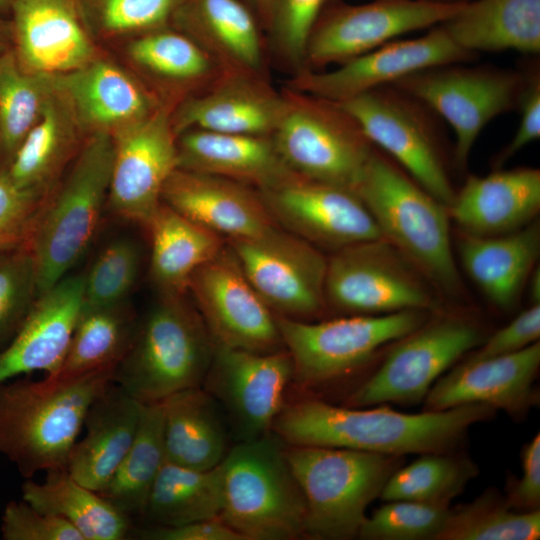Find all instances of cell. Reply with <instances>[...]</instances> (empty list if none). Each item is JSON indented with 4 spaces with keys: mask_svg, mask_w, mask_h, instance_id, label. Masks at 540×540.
Returning a JSON list of instances; mask_svg holds the SVG:
<instances>
[{
    "mask_svg": "<svg viewBox=\"0 0 540 540\" xmlns=\"http://www.w3.org/2000/svg\"><path fill=\"white\" fill-rule=\"evenodd\" d=\"M475 403L410 414L386 407L336 406L318 399L284 405L272 431L287 445L325 446L404 456L450 452L472 425L495 414Z\"/></svg>",
    "mask_w": 540,
    "mask_h": 540,
    "instance_id": "1",
    "label": "cell"
},
{
    "mask_svg": "<svg viewBox=\"0 0 540 540\" xmlns=\"http://www.w3.org/2000/svg\"><path fill=\"white\" fill-rule=\"evenodd\" d=\"M116 367L74 379L12 378L0 383V455L31 479L66 469L94 400L114 381Z\"/></svg>",
    "mask_w": 540,
    "mask_h": 540,
    "instance_id": "2",
    "label": "cell"
},
{
    "mask_svg": "<svg viewBox=\"0 0 540 540\" xmlns=\"http://www.w3.org/2000/svg\"><path fill=\"white\" fill-rule=\"evenodd\" d=\"M352 190L383 238L446 293L460 289L447 207L376 147Z\"/></svg>",
    "mask_w": 540,
    "mask_h": 540,
    "instance_id": "3",
    "label": "cell"
},
{
    "mask_svg": "<svg viewBox=\"0 0 540 540\" xmlns=\"http://www.w3.org/2000/svg\"><path fill=\"white\" fill-rule=\"evenodd\" d=\"M112 165V136L88 135L41 208L25 242L35 261L37 297L63 279L91 243L108 200Z\"/></svg>",
    "mask_w": 540,
    "mask_h": 540,
    "instance_id": "4",
    "label": "cell"
},
{
    "mask_svg": "<svg viewBox=\"0 0 540 540\" xmlns=\"http://www.w3.org/2000/svg\"><path fill=\"white\" fill-rule=\"evenodd\" d=\"M215 344L185 294L161 295L136 327L114 382L140 403L202 386Z\"/></svg>",
    "mask_w": 540,
    "mask_h": 540,
    "instance_id": "5",
    "label": "cell"
},
{
    "mask_svg": "<svg viewBox=\"0 0 540 540\" xmlns=\"http://www.w3.org/2000/svg\"><path fill=\"white\" fill-rule=\"evenodd\" d=\"M286 444L273 432L239 441L222 461L219 519L243 540L305 536L306 503L289 466Z\"/></svg>",
    "mask_w": 540,
    "mask_h": 540,
    "instance_id": "6",
    "label": "cell"
},
{
    "mask_svg": "<svg viewBox=\"0 0 540 540\" xmlns=\"http://www.w3.org/2000/svg\"><path fill=\"white\" fill-rule=\"evenodd\" d=\"M285 454L306 503L305 536H358L368 506L380 496L403 456L346 448L287 445Z\"/></svg>",
    "mask_w": 540,
    "mask_h": 540,
    "instance_id": "7",
    "label": "cell"
},
{
    "mask_svg": "<svg viewBox=\"0 0 540 540\" xmlns=\"http://www.w3.org/2000/svg\"><path fill=\"white\" fill-rule=\"evenodd\" d=\"M286 106L271 135L284 164L295 174L352 190L373 145L338 103L283 90Z\"/></svg>",
    "mask_w": 540,
    "mask_h": 540,
    "instance_id": "8",
    "label": "cell"
},
{
    "mask_svg": "<svg viewBox=\"0 0 540 540\" xmlns=\"http://www.w3.org/2000/svg\"><path fill=\"white\" fill-rule=\"evenodd\" d=\"M426 321L427 313L422 310L350 315L320 322L276 316L283 346L292 359L293 379L307 386L351 372L386 344L407 336Z\"/></svg>",
    "mask_w": 540,
    "mask_h": 540,
    "instance_id": "9",
    "label": "cell"
},
{
    "mask_svg": "<svg viewBox=\"0 0 540 540\" xmlns=\"http://www.w3.org/2000/svg\"><path fill=\"white\" fill-rule=\"evenodd\" d=\"M338 104L357 121L373 146L385 151L423 189L449 206L455 191L431 109L393 85Z\"/></svg>",
    "mask_w": 540,
    "mask_h": 540,
    "instance_id": "10",
    "label": "cell"
},
{
    "mask_svg": "<svg viewBox=\"0 0 540 540\" xmlns=\"http://www.w3.org/2000/svg\"><path fill=\"white\" fill-rule=\"evenodd\" d=\"M438 65L414 72L393 86L445 119L455 134L454 161L464 168L484 127L518 107L526 76L510 69Z\"/></svg>",
    "mask_w": 540,
    "mask_h": 540,
    "instance_id": "11",
    "label": "cell"
},
{
    "mask_svg": "<svg viewBox=\"0 0 540 540\" xmlns=\"http://www.w3.org/2000/svg\"><path fill=\"white\" fill-rule=\"evenodd\" d=\"M421 274L385 239L333 251L327 258V306L350 315L427 311L435 299Z\"/></svg>",
    "mask_w": 540,
    "mask_h": 540,
    "instance_id": "12",
    "label": "cell"
},
{
    "mask_svg": "<svg viewBox=\"0 0 540 540\" xmlns=\"http://www.w3.org/2000/svg\"><path fill=\"white\" fill-rule=\"evenodd\" d=\"M227 243L274 315L309 321L326 310L327 258L319 248L280 226Z\"/></svg>",
    "mask_w": 540,
    "mask_h": 540,
    "instance_id": "13",
    "label": "cell"
},
{
    "mask_svg": "<svg viewBox=\"0 0 540 540\" xmlns=\"http://www.w3.org/2000/svg\"><path fill=\"white\" fill-rule=\"evenodd\" d=\"M483 342L480 328L460 317L426 321L400 339L380 367L347 398L346 405L413 404L457 360Z\"/></svg>",
    "mask_w": 540,
    "mask_h": 540,
    "instance_id": "14",
    "label": "cell"
},
{
    "mask_svg": "<svg viewBox=\"0 0 540 540\" xmlns=\"http://www.w3.org/2000/svg\"><path fill=\"white\" fill-rule=\"evenodd\" d=\"M465 3L375 0L334 8L314 26L301 70L319 71L331 64L339 65L401 35L441 25L457 14Z\"/></svg>",
    "mask_w": 540,
    "mask_h": 540,
    "instance_id": "15",
    "label": "cell"
},
{
    "mask_svg": "<svg viewBox=\"0 0 540 540\" xmlns=\"http://www.w3.org/2000/svg\"><path fill=\"white\" fill-rule=\"evenodd\" d=\"M188 291L215 346L262 353L284 348L276 316L228 246L193 273Z\"/></svg>",
    "mask_w": 540,
    "mask_h": 540,
    "instance_id": "16",
    "label": "cell"
},
{
    "mask_svg": "<svg viewBox=\"0 0 540 540\" xmlns=\"http://www.w3.org/2000/svg\"><path fill=\"white\" fill-rule=\"evenodd\" d=\"M476 56L456 44L441 24L421 37L395 39L332 70H300L285 87L338 103L414 72L469 62Z\"/></svg>",
    "mask_w": 540,
    "mask_h": 540,
    "instance_id": "17",
    "label": "cell"
},
{
    "mask_svg": "<svg viewBox=\"0 0 540 540\" xmlns=\"http://www.w3.org/2000/svg\"><path fill=\"white\" fill-rule=\"evenodd\" d=\"M258 191L277 225L319 249L336 251L384 239L363 202L349 188L291 173Z\"/></svg>",
    "mask_w": 540,
    "mask_h": 540,
    "instance_id": "18",
    "label": "cell"
},
{
    "mask_svg": "<svg viewBox=\"0 0 540 540\" xmlns=\"http://www.w3.org/2000/svg\"><path fill=\"white\" fill-rule=\"evenodd\" d=\"M173 109L163 104L111 135L113 165L107 202L117 216L144 227L162 202L166 181L178 168Z\"/></svg>",
    "mask_w": 540,
    "mask_h": 540,
    "instance_id": "19",
    "label": "cell"
},
{
    "mask_svg": "<svg viewBox=\"0 0 540 540\" xmlns=\"http://www.w3.org/2000/svg\"><path fill=\"white\" fill-rule=\"evenodd\" d=\"M293 379L289 352H253L215 346L202 387L227 413L239 441L272 431Z\"/></svg>",
    "mask_w": 540,
    "mask_h": 540,
    "instance_id": "20",
    "label": "cell"
},
{
    "mask_svg": "<svg viewBox=\"0 0 540 540\" xmlns=\"http://www.w3.org/2000/svg\"><path fill=\"white\" fill-rule=\"evenodd\" d=\"M12 50L29 73L63 75L98 58L73 0H15Z\"/></svg>",
    "mask_w": 540,
    "mask_h": 540,
    "instance_id": "21",
    "label": "cell"
},
{
    "mask_svg": "<svg viewBox=\"0 0 540 540\" xmlns=\"http://www.w3.org/2000/svg\"><path fill=\"white\" fill-rule=\"evenodd\" d=\"M285 106L283 91L275 90L265 77L222 74L177 104L171 121L176 136L190 129L271 136Z\"/></svg>",
    "mask_w": 540,
    "mask_h": 540,
    "instance_id": "22",
    "label": "cell"
},
{
    "mask_svg": "<svg viewBox=\"0 0 540 540\" xmlns=\"http://www.w3.org/2000/svg\"><path fill=\"white\" fill-rule=\"evenodd\" d=\"M539 366V341L511 354L465 360L433 384L424 399V410L480 403L520 415L536 399L534 381Z\"/></svg>",
    "mask_w": 540,
    "mask_h": 540,
    "instance_id": "23",
    "label": "cell"
},
{
    "mask_svg": "<svg viewBox=\"0 0 540 540\" xmlns=\"http://www.w3.org/2000/svg\"><path fill=\"white\" fill-rule=\"evenodd\" d=\"M161 201L227 239L254 237L279 226L258 189L215 175L177 168Z\"/></svg>",
    "mask_w": 540,
    "mask_h": 540,
    "instance_id": "24",
    "label": "cell"
},
{
    "mask_svg": "<svg viewBox=\"0 0 540 540\" xmlns=\"http://www.w3.org/2000/svg\"><path fill=\"white\" fill-rule=\"evenodd\" d=\"M84 305L83 277L65 276L35 300L9 343L0 350V383L60 367Z\"/></svg>",
    "mask_w": 540,
    "mask_h": 540,
    "instance_id": "25",
    "label": "cell"
},
{
    "mask_svg": "<svg viewBox=\"0 0 540 540\" xmlns=\"http://www.w3.org/2000/svg\"><path fill=\"white\" fill-rule=\"evenodd\" d=\"M56 82L87 136L113 135L166 104L129 72L99 57L76 71L56 75Z\"/></svg>",
    "mask_w": 540,
    "mask_h": 540,
    "instance_id": "26",
    "label": "cell"
},
{
    "mask_svg": "<svg viewBox=\"0 0 540 540\" xmlns=\"http://www.w3.org/2000/svg\"><path fill=\"white\" fill-rule=\"evenodd\" d=\"M540 209V171L521 167L470 175L455 192L448 215L464 234L495 236L517 231Z\"/></svg>",
    "mask_w": 540,
    "mask_h": 540,
    "instance_id": "27",
    "label": "cell"
},
{
    "mask_svg": "<svg viewBox=\"0 0 540 540\" xmlns=\"http://www.w3.org/2000/svg\"><path fill=\"white\" fill-rule=\"evenodd\" d=\"M174 17L223 74L264 77L259 26L241 0H183Z\"/></svg>",
    "mask_w": 540,
    "mask_h": 540,
    "instance_id": "28",
    "label": "cell"
},
{
    "mask_svg": "<svg viewBox=\"0 0 540 540\" xmlns=\"http://www.w3.org/2000/svg\"><path fill=\"white\" fill-rule=\"evenodd\" d=\"M141 404L114 381L94 400L84 419L86 434L67 460L77 482L96 492L108 483L135 438Z\"/></svg>",
    "mask_w": 540,
    "mask_h": 540,
    "instance_id": "29",
    "label": "cell"
},
{
    "mask_svg": "<svg viewBox=\"0 0 540 540\" xmlns=\"http://www.w3.org/2000/svg\"><path fill=\"white\" fill-rule=\"evenodd\" d=\"M178 168L231 179L258 190L293 173L271 136L190 129L177 136Z\"/></svg>",
    "mask_w": 540,
    "mask_h": 540,
    "instance_id": "30",
    "label": "cell"
},
{
    "mask_svg": "<svg viewBox=\"0 0 540 540\" xmlns=\"http://www.w3.org/2000/svg\"><path fill=\"white\" fill-rule=\"evenodd\" d=\"M459 257L466 273L486 297L501 309L517 301L540 252L538 224L502 235L464 234Z\"/></svg>",
    "mask_w": 540,
    "mask_h": 540,
    "instance_id": "31",
    "label": "cell"
},
{
    "mask_svg": "<svg viewBox=\"0 0 540 540\" xmlns=\"http://www.w3.org/2000/svg\"><path fill=\"white\" fill-rule=\"evenodd\" d=\"M83 134L68 97L56 82L40 119L2 170L20 188L52 191L84 143Z\"/></svg>",
    "mask_w": 540,
    "mask_h": 540,
    "instance_id": "32",
    "label": "cell"
},
{
    "mask_svg": "<svg viewBox=\"0 0 540 540\" xmlns=\"http://www.w3.org/2000/svg\"><path fill=\"white\" fill-rule=\"evenodd\" d=\"M162 404L166 461L195 470L218 466L229 449L217 401L200 386L176 392Z\"/></svg>",
    "mask_w": 540,
    "mask_h": 540,
    "instance_id": "33",
    "label": "cell"
},
{
    "mask_svg": "<svg viewBox=\"0 0 540 540\" xmlns=\"http://www.w3.org/2000/svg\"><path fill=\"white\" fill-rule=\"evenodd\" d=\"M464 50L540 52V0H473L442 24Z\"/></svg>",
    "mask_w": 540,
    "mask_h": 540,
    "instance_id": "34",
    "label": "cell"
},
{
    "mask_svg": "<svg viewBox=\"0 0 540 540\" xmlns=\"http://www.w3.org/2000/svg\"><path fill=\"white\" fill-rule=\"evenodd\" d=\"M146 228L151 280L161 295H183L193 273L224 247L222 236L161 202Z\"/></svg>",
    "mask_w": 540,
    "mask_h": 540,
    "instance_id": "35",
    "label": "cell"
},
{
    "mask_svg": "<svg viewBox=\"0 0 540 540\" xmlns=\"http://www.w3.org/2000/svg\"><path fill=\"white\" fill-rule=\"evenodd\" d=\"M42 483L26 479L22 500L33 508L71 524L84 540H122L129 517L98 492L77 482L66 469L46 472Z\"/></svg>",
    "mask_w": 540,
    "mask_h": 540,
    "instance_id": "36",
    "label": "cell"
},
{
    "mask_svg": "<svg viewBox=\"0 0 540 540\" xmlns=\"http://www.w3.org/2000/svg\"><path fill=\"white\" fill-rule=\"evenodd\" d=\"M136 327L127 302L111 306L83 305L60 367L46 377L62 381L117 368L132 343Z\"/></svg>",
    "mask_w": 540,
    "mask_h": 540,
    "instance_id": "37",
    "label": "cell"
},
{
    "mask_svg": "<svg viewBox=\"0 0 540 540\" xmlns=\"http://www.w3.org/2000/svg\"><path fill=\"white\" fill-rule=\"evenodd\" d=\"M131 60L154 80L178 91L181 101L209 87L223 73L191 37L181 31L154 30L134 39Z\"/></svg>",
    "mask_w": 540,
    "mask_h": 540,
    "instance_id": "38",
    "label": "cell"
},
{
    "mask_svg": "<svg viewBox=\"0 0 540 540\" xmlns=\"http://www.w3.org/2000/svg\"><path fill=\"white\" fill-rule=\"evenodd\" d=\"M222 504V462L209 470H195L165 461L143 516L154 526H178L219 519Z\"/></svg>",
    "mask_w": 540,
    "mask_h": 540,
    "instance_id": "39",
    "label": "cell"
},
{
    "mask_svg": "<svg viewBox=\"0 0 540 540\" xmlns=\"http://www.w3.org/2000/svg\"><path fill=\"white\" fill-rule=\"evenodd\" d=\"M165 461L162 401L142 403L132 445L98 493L127 517L143 516Z\"/></svg>",
    "mask_w": 540,
    "mask_h": 540,
    "instance_id": "40",
    "label": "cell"
},
{
    "mask_svg": "<svg viewBox=\"0 0 540 540\" xmlns=\"http://www.w3.org/2000/svg\"><path fill=\"white\" fill-rule=\"evenodd\" d=\"M56 76L24 71L11 49L0 57V170L40 119Z\"/></svg>",
    "mask_w": 540,
    "mask_h": 540,
    "instance_id": "41",
    "label": "cell"
},
{
    "mask_svg": "<svg viewBox=\"0 0 540 540\" xmlns=\"http://www.w3.org/2000/svg\"><path fill=\"white\" fill-rule=\"evenodd\" d=\"M477 474V466L464 456L423 453L394 471L379 497L382 501L409 500L449 507Z\"/></svg>",
    "mask_w": 540,
    "mask_h": 540,
    "instance_id": "42",
    "label": "cell"
},
{
    "mask_svg": "<svg viewBox=\"0 0 540 540\" xmlns=\"http://www.w3.org/2000/svg\"><path fill=\"white\" fill-rule=\"evenodd\" d=\"M540 536V512L512 508L495 489L472 502L450 508L438 540H534Z\"/></svg>",
    "mask_w": 540,
    "mask_h": 540,
    "instance_id": "43",
    "label": "cell"
},
{
    "mask_svg": "<svg viewBox=\"0 0 540 540\" xmlns=\"http://www.w3.org/2000/svg\"><path fill=\"white\" fill-rule=\"evenodd\" d=\"M140 256L139 247L131 238L119 237L109 242L83 277L84 305L126 302L138 277Z\"/></svg>",
    "mask_w": 540,
    "mask_h": 540,
    "instance_id": "44",
    "label": "cell"
},
{
    "mask_svg": "<svg viewBox=\"0 0 540 540\" xmlns=\"http://www.w3.org/2000/svg\"><path fill=\"white\" fill-rule=\"evenodd\" d=\"M363 522L358 537L365 540H438L450 514L446 506L393 500Z\"/></svg>",
    "mask_w": 540,
    "mask_h": 540,
    "instance_id": "45",
    "label": "cell"
},
{
    "mask_svg": "<svg viewBox=\"0 0 540 540\" xmlns=\"http://www.w3.org/2000/svg\"><path fill=\"white\" fill-rule=\"evenodd\" d=\"M37 299L36 266L26 243L0 249V350Z\"/></svg>",
    "mask_w": 540,
    "mask_h": 540,
    "instance_id": "46",
    "label": "cell"
},
{
    "mask_svg": "<svg viewBox=\"0 0 540 540\" xmlns=\"http://www.w3.org/2000/svg\"><path fill=\"white\" fill-rule=\"evenodd\" d=\"M328 0H275L270 35L276 55L294 73L302 69L309 36Z\"/></svg>",
    "mask_w": 540,
    "mask_h": 540,
    "instance_id": "47",
    "label": "cell"
},
{
    "mask_svg": "<svg viewBox=\"0 0 540 540\" xmlns=\"http://www.w3.org/2000/svg\"><path fill=\"white\" fill-rule=\"evenodd\" d=\"M183 0H95L99 29L107 35L148 33L161 29Z\"/></svg>",
    "mask_w": 540,
    "mask_h": 540,
    "instance_id": "48",
    "label": "cell"
},
{
    "mask_svg": "<svg viewBox=\"0 0 540 540\" xmlns=\"http://www.w3.org/2000/svg\"><path fill=\"white\" fill-rule=\"evenodd\" d=\"M50 193L20 188L0 170V249L27 241Z\"/></svg>",
    "mask_w": 540,
    "mask_h": 540,
    "instance_id": "49",
    "label": "cell"
},
{
    "mask_svg": "<svg viewBox=\"0 0 540 540\" xmlns=\"http://www.w3.org/2000/svg\"><path fill=\"white\" fill-rule=\"evenodd\" d=\"M4 540H84L64 519L41 512L24 500H12L1 518Z\"/></svg>",
    "mask_w": 540,
    "mask_h": 540,
    "instance_id": "50",
    "label": "cell"
},
{
    "mask_svg": "<svg viewBox=\"0 0 540 540\" xmlns=\"http://www.w3.org/2000/svg\"><path fill=\"white\" fill-rule=\"evenodd\" d=\"M540 337V304H531L510 323L472 350L466 360H479L518 352Z\"/></svg>",
    "mask_w": 540,
    "mask_h": 540,
    "instance_id": "51",
    "label": "cell"
},
{
    "mask_svg": "<svg viewBox=\"0 0 540 540\" xmlns=\"http://www.w3.org/2000/svg\"><path fill=\"white\" fill-rule=\"evenodd\" d=\"M538 69L526 75L518 107L521 119L511 141L497 154L494 169L502 168L509 159L540 137V77Z\"/></svg>",
    "mask_w": 540,
    "mask_h": 540,
    "instance_id": "52",
    "label": "cell"
},
{
    "mask_svg": "<svg viewBox=\"0 0 540 540\" xmlns=\"http://www.w3.org/2000/svg\"><path fill=\"white\" fill-rule=\"evenodd\" d=\"M522 476L513 482L505 497L507 503L520 511L538 510L540 506V434L527 443L521 453Z\"/></svg>",
    "mask_w": 540,
    "mask_h": 540,
    "instance_id": "53",
    "label": "cell"
},
{
    "mask_svg": "<svg viewBox=\"0 0 540 540\" xmlns=\"http://www.w3.org/2000/svg\"><path fill=\"white\" fill-rule=\"evenodd\" d=\"M146 540H243L220 519L191 522L178 526H153L138 532Z\"/></svg>",
    "mask_w": 540,
    "mask_h": 540,
    "instance_id": "54",
    "label": "cell"
},
{
    "mask_svg": "<svg viewBox=\"0 0 540 540\" xmlns=\"http://www.w3.org/2000/svg\"><path fill=\"white\" fill-rule=\"evenodd\" d=\"M275 0H255L254 6L258 11V14L261 19L265 29L270 28L272 13L274 8Z\"/></svg>",
    "mask_w": 540,
    "mask_h": 540,
    "instance_id": "55",
    "label": "cell"
},
{
    "mask_svg": "<svg viewBox=\"0 0 540 540\" xmlns=\"http://www.w3.org/2000/svg\"><path fill=\"white\" fill-rule=\"evenodd\" d=\"M528 294L531 304H540V270L539 267L532 270L528 277Z\"/></svg>",
    "mask_w": 540,
    "mask_h": 540,
    "instance_id": "56",
    "label": "cell"
},
{
    "mask_svg": "<svg viewBox=\"0 0 540 540\" xmlns=\"http://www.w3.org/2000/svg\"><path fill=\"white\" fill-rule=\"evenodd\" d=\"M12 48V27L10 19L0 18V57Z\"/></svg>",
    "mask_w": 540,
    "mask_h": 540,
    "instance_id": "57",
    "label": "cell"
},
{
    "mask_svg": "<svg viewBox=\"0 0 540 540\" xmlns=\"http://www.w3.org/2000/svg\"><path fill=\"white\" fill-rule=\"evenodd\" d=\"M15 0H0V18L10 19Z\"/></svg>",
    "mask_w": 540,
    "mask_h": 540,
    "instance_id": "58",
    "label": "cell"
},
{
    "mask_svg": "<svg viewBox=\"0 0 540 540\" xmlns=\"http://www.w3.org/2000/svg\"><path fill=\"white\" fill-rule=\"evenodd\" d=\"M244 1H247L249 4L254 5V1H255V0H244Z\"/></svg>",
    "mask_w": 540,
    "mask_h": 540,
    "instance_id": "59",
    "label": "cell"
},
{
    "mask_svg": "<svg viewBox=\"0 0 540 540\" xmlns=\"http://www.w3.org/2000/svg\"><path fill=\"white\" fill-rule=\"evenodd\" d=\"M438 1H467V0H438Z\"/></svg>",
    "mask_w": 540,
    "mask_h": 540,
    "instance_id": "60",
    "label": "cell"
}]
</instances>
